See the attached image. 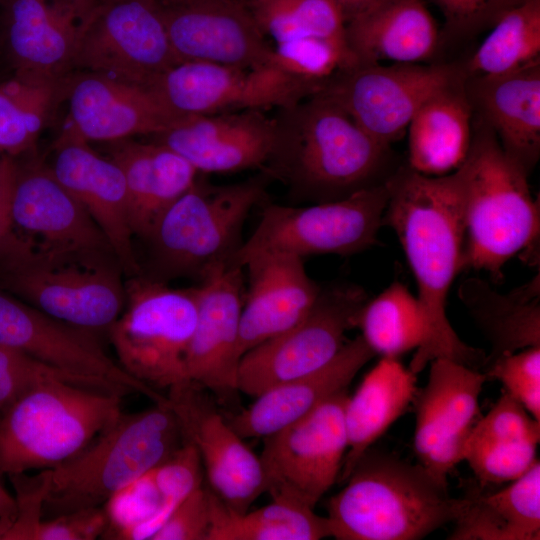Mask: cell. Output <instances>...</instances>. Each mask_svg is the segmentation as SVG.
<instances>
[{
	"label": "cell",
	"instance_id": "obj_35",
	"mask_svg": "<svg viewBox=\"0 0 540 540\" xmlns=\"http://www.w3.org/2000/svg\"><path fill=\"white\" fill-rule=\"evenodd\" d=\"M210 529L207 540H320L331 537L327 517L282 499L252 512L227 507L208 487Z\"/></svg>",
	"mask_w": 540,
	"mask_h": 540
},
{
	"label": "cell",
	"instance_id": "obj_45",
	"mask_svg": "<svg viewBox=\"0 0 540 540\" xmlns=\"http://www.w3.org/2000/svg\"><path fill=\"white\" fill-rule=\"evenodd\" d=\"M152 473L162 498L174 507L202 485L199 453L192 443L185 440L165 461L153 468Z\"/></svg>",
	"mask_w": 540,
	"mask_h": 540
},
{
	"label": "cell",
	"instance_id": "obj_51",
	"mask_svg": "<svg viewBox=\"0 0 540 540\" xmlns=\"http://www.w3.org/2000/svg\"><path fill=\"white\" fill-rule=\"evenodd\" d=\"M340 8L345 22L365 11L379 0H333Z\"/></svg>",
	"mask_w": 540,
	"mask_h": 540
},
{
	"label": "cell",
	"instance_id": "obj_37",
	"mask_svg": "<svg viewBox=\"0 0 540 540\" xmlns=\"http://www.w3.org/2000/svg\"><path fill=\"white\" fill-rule=\"evenodd\" d=\"M463 68L465 75H499L540 62V0L507 9Z\"/></svg>",
	"mask_w": 540,
	"mask_h": 540
},
{
	"label": "cell",
	"instance_id": "obj_15",
	"mask_svg": "<svg viewBox=\"0 0 540 540\" xmlns=\"http://www.w3.org/2000/svg\"><path fill=\"white\" fill-rule=\"evenodd\" d=\"M147 88L178 117L279 109L317 92L313 85L269 65L240 68L201 61L178 63Z\"/></svg>",
	"mask_w": 540,
	"mask_h": 540
},
{
	"label": "cell",
	"instance_id": "obj_12",
	"mask_svg": "<svg viewBox=\"0 0 540 540\" xmlns=\"http://www.w3.org/2000/svg\"><path fill=\"white\" fill-rule=\"evenodd\" d=\"M464 76L455 63H360L336 73L320 95L339 106L368 135L391 144L420 106Z\"/></svg>",
	"mask_w": 540,
	"mask_h": 540
},
{
	"label": "cell",
	"instance_id": "obj_5",
	"mask_svg": "<svg viewBox=\"0 0 540 540\" xmlns=\"http://www.w3.org/2000/svg\"><path fill=\"white\" fill-rule=\"evenodd\" d=\"M459 170L464 185L462 270L486 271L500 281L511 257L538 247L539 203L532 198L529 174L474 115L470 149Z\"/></svg>",
	"mask_w": 540,
	"mask_h": 540
},
{
	"label": "cell",
	"instance_id": "obj_4",
	"mask_svg": "<svg viewBox=\"0 0 540 540\" xmlns=\"http://www.w3.org/2000/svg\"><path fill=\"white\" fill-rule=\"evenodd\" d=\"M123 275L111 250L52 248L12 228L0 246V289L91 332L107 331L123 311Z\"/></svg>",
	"mask_w": 540,
	"mask_h": 540
},
{
	"label": "cell",
	"instance_id": "obj_49",
	"mask_svg": "<svg viewBox=\"0 0 540 540\" xmlns=\"http://www.w3.org/2000/svg\"><path fill=\"white\" fill-rule=\"evenodd\" d=\"M17 168L15 157L8 154L0 157V246L12 226L11 202Z\"/></svg>",
	"mask_w": 540,
	"mask_h": 540
},
{
	"label": "cell",
	"instance_id": "obj_41",
	"mask_svg": "<svg viewBox=\"0 0 540 540\" xmlns=\"http://www.w3.org/2000/svg\"><path fill=\"white\" fill-rule=\"evenodd\" d=\"M538 444L512 433L473 428L463 460L482 485L511 482L537 460Z\"/></svg>",
	"mask_w": 540,
	"mask_h": 540
},
{
	"label": "cell",
	"instance_id": "obj_16",
	"mask_svg": "<svg viewBox=\"0 0 540 540\" xmlns=\"http://www.w3.org/2000/svg\"><path fill=\"white\" fill-rule=\"evenodd\" d=\"M0 345L67 374L106 384L154 403L167 396L136 380L103 350L93 332L67 324L0 289Z\"/></svg>",
	"mask_w": 540,
	"mask_h": 540
},
{
	"label": "cell",
	"instance_id": "obj_10",
	"mask_svg": "<svg viewBox=\"0 0 540 540\" xmlns=\"http://www.w3.org/2000/svg\"><path fill=\"white\" fill-rule=\"evenodd\" d=\"M389 199L386 182L345 198L296 207L266 204L251 236L230 265L242 267L261 252L350 255L377 243Z\"/></svg>",
	"mask_w": 540,
	"mask_h": 540
},
{
	"label": "cell",
	"instance_id": "obj_46",
	"mask_svg": "<svg viewBox=\"0 0 540 540\" xmlns=\"http://www.w3.org/2000/svg\"><path fill=\"white\" fill-rule=\"evenodd\" d=\"M441 10L444 32L457 39L473 37L493 27L510 8L508 0H433Z\"/></svg>",
	"mask_w": 540,
	"mask_h": 540
},
{
	"label": "cell",
	"instance_id": "obj_14",
	"mask_svg": "<svg viewBox=\"0 0 540 540\" xmlns=\"http://www.w3.org/2000/svg\"><path fill=\"white\" fill-rule=\"evenodd\" d=\"M347 389L310 413L263 438L260 461L266 492L314 509L340 474L348 448L345 426Z\"/></svg>",
	"mask_w": 540,
	"mask_h": 540
},
{
	"label": "cell",
	"instance_id": "obj_31",
	"mask_svg": "<svg viewBox=\"0 0 540 540\" xmlns=\"http://www.w3.org/2000/svg\"><path fill=\"white\" fill-rule=\"evenodd\" d=\"M464 76L428 98L408 124V166L423 175L450 174L468 155L473 111Z\"/></svg>",
	"mask_w": 540,
	"mask_h": 540
},
{
	"label": "cell",
	"instance_id": "obj_34",
	"mask_svg": "<svg viewBox=\"0 0 540 540\" xmlns=\"http://www.w3.org/2000/svg\"><path fill=\"white\" fill-rule=\"evenodd\" d=\"M454 521L451 540H539L540 463L496 493H472Z\"/></svg>",
	"mask_w": 540,
	"mask_h": 540
},
{
	"label": "cell",
	"instance_id": "obj_9",
	"mask_svg": "<svg viewBox=\"0 0 540 540\" xmlns=\"http://www.w3.org/2000/svg\"><path fill=\"white\" fill-rule=\"evenodd\" d=\"M125 288L124 309L107 330L119 365L154 389L187 382L184 362L197 321V286L176 289L137 275Z\"/></svg>",
	"mask_w": 540,
	"mask_h": 540
},
{
	"label": "cell",
	"instance_id": "obj_55",
	"mask_svg": "<svg viewBox=\"0 0 540 540\" xmlns=\"http://www.w3.org/2000/svg\"><path fill=\"white\" fill-rule=\"evenodd\" d=\"M2 411H0V415H1Z\"/></svg>",
	"mask_w": 540,
	"mask_h": 540
},
{
	"label": "cell",
	"instance_id": "obj_19",
	"mask_svg": "<svg viewBox=\"0 0 540 540\" xmlns=\"http://www.w3.org/2000/svg\"><path fill=\"white\" fill-rule=\"evenodd\" d=\"M179 61L258 68L273 46L258 26L247 0H156Z\"/></svg>",
	"mask_w": 540,
	"mask_h": 540
},
{
	"label": "cell",
	"instance_id": "obj_7",
	"mask_svg": "<svg viewBox=\"0 0 540 540\" xmlns=\"http://www.w3.org/2000/svg\"><path fill=\"white\" fill-rule=\"evenodd\" d=\"M182 443L169 399L140 412H122L79 453L49 469L42 519L103 506Z\"/></svg>",
	"mask_w": 540,
	"mask_h": 540
},
{
	"label": "cell",
	"instance_id": "obj_29",
	"mask_svg": "<svg viewBox=\"0 0 540 540\" xmlns=\"http://www.w3.org/2000/svg\"><path fill=\"white\" fill-rule=\"evenodd\" d=\"M345 35L360 63H423L440 40L423 0H379L346 21Z\"/></svg>",
	"mask_w": 540,
	"mask_h": 540
},
{
	"label": "cell",
	"instance_id": "obj_23",
	"mask_svg": "<svg viewBox=\"0 0 540 540\" xmlns=\"http://www.w3.org/2000/svg\"><path fill=\"white\" fill-rule=\"evenodd\" d=\"M55 178L86 209L111 245L124 275H140L133 244L124 175L109 157L89 143L63 131L54 144Z\"/></svg>",
	"mask_w": 540,
	"mask_h": 540
},
{
	"label": "cell",
	"instance_id": "obj_22",
	"mask_svg": "<svg viewBox=\"0 0 540 540\" xmlns=\"http://www.w3.org/2000/svg\"><path fill=\"white\" fill-rule=\"evenodd\" d=\"M151 138L183 157L197 172L262 171L272 154L275 124L273 117L259 109L186 115Z\"/></svg>",
	"mask_w": 540,
	"mask_h": 540
},
{
	"label": "cell",
	"instance_id": "obj_32",
	"mask_svg": "<svg viewBox=\"0 0 540 540\" xmlns=\"http://www.w3.org/2000/svg\"><path fill=\"white\" fill-rule=\"evenodd\" d=\"M417 374L398 358L382 359L366 374L345 408L348 448L340 480L345 481L359 458L413 404Z\"/></svg>",
	"mask_w": 540,
	"mask_h": 540
},
{
	"label": "cell",
	"instance_id": "obj_39",
	"mask_svg": "<svg viewBox=\"0 0 540 540\" xmlns=\"http://www.w3.org/2000/svg\"><path fill=\"white\" fill-rule=\"evenodd\" d=\"M247 2L261 31L275 44L304 37L347 42L345 19L333 0Z\"/></svg>",
	"mask_w": 540,
	"mask_h": 540
},
{
	"label": "cell",
	"instance_id": "obj_52",
	"mask_svg": "<svg viewBox=\"0 0 540 540\" xmlns=\"http://www.w3.org/2000/svg\"><path fill=\"white\" fill-rule=\"evenodd\" d=\"M80 11L82 18L89 12V10L95 5L97 0H69Z\"/></svg>",
	"mask_w": 540,
	"mask_h": 540
},
{
	"label": "cell",
	"instance_id": "obj_33",
	"mask_svg": "<svg viewBox=\"0 0 540 540\" xmlns=\"http://www.w3.org/2000/svg\"><path fill=\"white\" fill-rule=\"evenodd\" d=\"M459 297L492 345L486 362L503 354L540 347V276L506 294L486 281L470 278ZM485 362V363H486Z\"/></svg>",
	"mask_w": 540,
	"mask_h": 540
},
{
	"label": "cell",
	"instance_id": "obj_24",
	"mask_svg": "<svg viewBox=\"0 0 540 540\" xmlns=\"http://www.w3.org/2000/svg\"><path fill=\"white\" fill-rule=\"evenodd\" d=\"M5 39L15 78L59 85L73 71L82 15L69 0H6Z\"/></svg>",
	"mask_w": 540,
	"mask_h": 540
},
{
	"label": "cell",
	"instance_id": "obj_48",
	"mask_svg": "<svg viewBox=\"0 0 540 540\" xmlns=\"http://www.w3.org/2000/svg\"><path fill=\"white\" fill-rule=\"evenodd\" d=\"M108 525L103 506L41 519L29 540H93L103 536Z\"/></svg>",
	"mask_w": 540,
	"mask_h": 540
},
{
	"label": "cell",
	"instance_id": "obj_26",
	"mask_svg": "<svg viewBox=\"0 0 540 540\" xmlns=\"http://www.w3.org/2000/svg\"><path fill=\"white\" fill-rule=\"evenodd\" d=\"M11 220L14 231L44 246L113 251L86 209L55 178L49 165L37 159L18 163Z\"/></svg>",
	"mask_w": 540,
	"mask_h": 540
},
{
	"label": "cell",
	"instance_id": "obj_43",
	"mask_svg": "<svg viewBox=\"0 0 540 540\" xmlns=\"http://www.w3.org/2000/svg\"><path fill=\"white\" fill-rule=\"evenodd\" d=\"M484 366L488 380H499L505 392L540 422V347L500 355Z\"/></svg>",
	"mask_w": 540,
	"mask_h": 540
},
{
	"label": "cell",
	"instance_id": "obj_8",
	"mask_svg": "<svg viewBox=\"0 0 540 540\" xmlns=\"http://www.w3.org/2000/svg\"><path fill=\"white\" fill-rule=\"evenodd\" d=\"M122 397L65 379L31 387L0 415V475L72 458L123 412Z\"/></svg>",
	"mask_w": 540,
	"mask_h": 540
},
{
	"label": "cell",
	"instance_id": "obj_54",
	"mask_svg": "<svg viewBox=\"0 0 540 540\" xmlns=\"http://www.w3.org/2000/svg\"><path fill=\"white\" fill-rule=\"evenodd\" d=\"M6 0H0V3H4Z\"/></svg>",
	"mask_w": 540,
	"mask_h": 540
},
{
	"label": "cell",
	"instance_id": "obj_47",
	"mask_svg": "<svg viewBox=\"0 0 540 540\" xmlns=\"http://www.w3.org/2000/svg\"><path fill=\"white\" fill-rule=\"evenodd\" d=\"M209 489L192 491L151 540H207L210 529Z\"/></svg>",
	"mask_w": 540,
	"mask_h": 540
},
{
	"label": "cell",
	"instance_id": "obj_44",
	"mask_svg": "<svg viewBox=\"0 0 540 540\" xmlns=\"http://www.w3.org/2000/svg\"><path fill=\"white\" fill-rule=\"evenodd\" d=\"M65 379L100 389V382L67 374L47 366L23 353L0 345V411L36 384Z\"/></svg>",
	"mask_w": 540,
	"mask_h": 540
},
{
	"label": "cell",
	"instance_id": "obj_50",
	"mask_svg": "<svg viewBox=\"0 0 540 540\" xmlns=\"http://www.w3.org/2000/svg\"><path fill=\"white\" fill-rule=\"evenodd\" d=\"M17 513L15 497H13L2 483L0 475V533L7 528Z\"/></svg>",
	"mask_w": 540,
	"mask_h": 540
},
{
	"label": "cell",
	"instance_id": "obj_17",
	"mask_svg": "<svg viewBox=\"0 0 540 540\" xmlns=\"http://www.w3.org/2000/svg\"><path fill=\"white\" fill-rule=\"evenodd\" d=\"M205 391L184 382L170 388L167 397L183 440L199 453L209 488L227 507L244 513L266 492L263 467Z\"/></svg>",
	"mask_w": 540,
	"mask_h": 540
},
{
	"label": "cell",
	"instance_id": "obj_38",
	"mask_svg": "<svg viewBox=\"0 0 540 540\" xmlns=\"http://www.w3.org/2000/svg\"><path fill=\"white\" fill-rule=\"evenodd\" d=\"M60 84L36 85L15 77L0 84V152L16 157L34 148L60 100Z\"/></svg>",
	"mask_w": 540,
	"mask_h": 540
},
{
	"label": "cell",
	"instance_id": "obj_21",
	"mask_svg": "<svg viewBox=\"0 0 540 540\" xmlns=\"http://www.w3.org/2000/svg\"><path fill=\"white\" fill-rule=\"evenodd\" d=\"M69 109L64 131L86 142H114L155 135L178 118L147 87L104 74L69 73L60 84Z\"/></svg>",
	"mask_w": 540,
	"mask_h": 540
},
{
	"label": "cell",
	"instance_id": "obj_42",
	"mask_svg": "<svg viewBox=\"0 0 540 540\" xmlns=\"http://www.w3.org/2000/svg\"><path fill=\"white\" fill-rule=\"evenodd\" d=\"M358 62L345 41L304 37L275 44L268 65L319 92L336 73Z\"/></svg>",
	"mask_w": 540,
	"mask_h": 540
},
{
	"label": "cell",
	"instance_id": "obj_28",
	"mask_svg": "<svg viewBox=\"0 0 540 540\" xmlns=\"http://www.w3.org/2000/svg\"><path fill=\"white\" fill-rule=\"evenodd\" d=\"M376 354L361 335L346 342L322 368L272 387L245 409L226 417L244 438H264L301 419L334 394L346 390Z\"/></svg>",
	"mask_w": 540,
	"mask_h": 540
},
{
	"label": "cell",
	"instance_id": "obj_56",
	"mask_svg": "<svg viewBox=\"0 0 540 540\" xmlns=\"http://www.w3.org/2000/svg\"><path fill=\"white\" fill-rule=\"evenodd\" d=\"M247 1H251V0H247Z\"/></svg>",
	"mask_w": 540,
	"mask_h": 540
},
{
	"label": "cell",
	"instance_id": "obj_20",
	"mask_svg": "<svg viewBox=\"0 0 540 540\" xmlns=\"http://www.w3.org/2000/svg\"><path fill=\"white\" fill-rule=\"evenodd\" d=\"M243 268L221 265L197 285V321L185 355V377L221 402L239 393L237 373L240 316L244 302Z\"/></svg>",
	"mask_w": 540,
	"mask_h": 540
},
{
	"label": "cell",
	"instance_id": "obj_53",
	"mask_svg": "<svg viewBox=\"0 0 540 540\" xmlns=\"http://www.w3.org/2000/svg\"><path fill=\"white\" fill-rule=\"evenodd\" d=\"M526 0H508V4L510 7L512 6H515V5H519L523 2H525Z\"/></svg>",
	"mask_w": 540,
	"mask_h": 540
},
{
	"label": "cell",
	"instance_id": "obj_36",
	"mask_svg": "<svg viewBox=\"0 0 540 540\" xmlns=\"http://www.w3.org/2000/svg\"><path fill=\"white\" fill-rule=\"evenodd\" d=\"M355 327L375 354L398 358L425 341L426 320L417 297L400 282H393L359 310Z\"/></svg>",
	"mask_w": 540,
	"mask_h": 540
},
{
	"label": "cell",
	"instance_id": "obj_1",
	"mask_svg": "<svg viewBox=\"0 0 540 540\" xmlns=\"http://www.w3.org/2000/svg\"><path fill=\"white\" fill-rule=\"evenodd\" d=\"M389 199L383 225L401 243L418 286L427 333L409 368L421 372L435 359H448L478 370L483 350L465 344L452 328L446 303L451 284L462 271L465 239L464 185L459 168L443 176H426L399 165L386 181Z\"/></svg>",
	"mask_w": 540,
	"mask_h": 540
},
{
	"label": "cell",
	"instance_id": "obj_6",
	"mask_svg": "<svg viewBox=\"0 0 540 540\" xmlns=\"http://www.w3.org/2000/svg\"><path fill=\"white\" fill-rule=\"evenodd\" d=\"M269 180L263 172L222 186L196 179L143 238L148 258L140 275L165 283L183 277L201 281L215 267L230 265L244 243V223L265 198Z\"/></svg>",
	"mask_w": 540,
	"mask_h": 540
},
{
	"label": "cell",
	"instance_id": "obj_18",
	"mask_svg": "<svg viewBox=\"0 0 540 540\" xmlns=\"http://www.w3.org/2000/svg\"><path fill=\"white\" fill-rule=\"evenodd\" d=\"M431 363L428 382L414 398V451L419 464L448 486L450 471L461 461L478 421L485 373L448 359Z\"/></svg>",
	"mask_w": 540,
	"mask_h": 540
},
{
	"label": "cell",
	"instance_id": "obj_40",
	"mask_svg": "<svg viewBox=\"0 0 540 540\" xmlns=\"http://www.w3.org/2000/svg\"><path fill=\"white\" fill-rule=\"evenodd\" d=\"M108 539L151 540L175 510L162 498L152 470L116 492L104 505Z\"/></svg>",
	"mask_w": 540,
	"mask_h": 540
},
{
	"label": "cell",
	"instance_id": "obj_11",
	"mask_svg": "<svg viewBox=\"0 0 540 540\" xmlns=\"http://www.w3.org/2000/svg\"><path fill=\"white\" fill-rule=\"evenodd\" d=\"M178 63L156 0H97L80 20L73 70L148 87Z\"/></svg>",
	"mask_w": 540,
	"mask_h": 540
},
{
	"label": "cell",
	"instance_id": "obj_2",
	"mask_svg": "<svg viewBox=\"0 0 540 540\" xmlns=\"http://www.w3.org/2000/svg\"><path fill=\"white\" fill-rule=\"evenodd\" d=\"M273 119L274 146L262 172L283 182L296 200L342 199L385 183L399 166L390 146L320 95L277 109Z\"/></svg>",
	"mask_w": 540,
	"mask_h": 540
},
{
	"label": "cell",
	"instance_id": "obj_3",
	"mask_svg": "<svg viewBox=\"0 0 540 540\" xmlns=\"http://www.w3.org/2000/svg\"><path fill=\"white\" fill-rule=\"evenodd\" d=\"M328 502L337 540H418L454 522L466 504L419 463L369 448Z\"/></svg>",
	"mask_w": 540,
	"mask_h": 540
},
{
	"label": "cell",
	"instance_id": "obj_25",
	"mask_svg": "<svg viewBox=\"0 0 540 540\" xmlns=\"http://www.w3.org/2000/svg\"><path fill=\"white\" fill-rule=\"evenodd\" d=\"M243 268L249 283L240 316V357L299 324L321 291L308 276L303 258L293 254L261 252L249 257Z\"/></svg>",
	"mask_w": 540,
	"mask_h": 540
},
{
	"label": "cell",
	"instance_id": "obj_30",
	"mask_svg": "<svg viewBox=\"0 0 540 540\" xmlns=\"http://www.w3.org/2000/svg\"><path fill=\"white\" fill-rule=\"evenodd\" d=\"M109 158L121 169L133 235L143 239L160 214L196 181L198 172L168 147L132 138L109 142Z\"/></svg>",
	"mask_w": 540,
	"mask_h": 540
},
{
	"label": "cell",
	"instance_id": "obj_27",
	"mask_svg": "<svg viewBox=\"0 0 540 540\" xmlns=\"http://www.w3.org/2000/svg\"><path fill=\"white\" fill-rule=\"evenodd\" d=\"M473 115L528 174L540 157V62L499 75H465Z\"/></svg>",
	"mask_w": 540,
	"mask_h": 540
},
{
	"label": "cell",
	"instance_id": "obj_13",
	"mask_svg": "<svg viewBox=\"0 0 540 540\" xmlns=\"http://www.w3.org/2000/svg\"><path fill=\"white\" fill-rule=\"evenodd\" d=\"M365 291L352 285L322 289L309 314L288 331L248 350L240 359L237 387L251 397L312 373L329 363L355 328L366 303Z\"/></svg>",
	"mask_w": 540,
	"mask_h": 540
}]
</instances>
